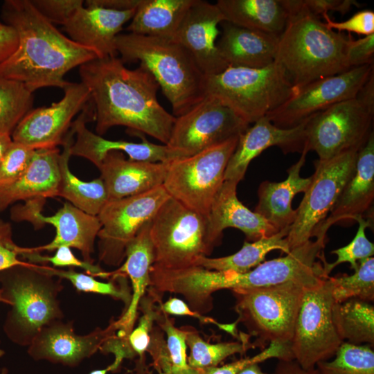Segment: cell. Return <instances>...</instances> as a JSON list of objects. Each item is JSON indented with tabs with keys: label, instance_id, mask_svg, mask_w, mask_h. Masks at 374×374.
<instances>
[{
	"label": "cell",
	"instance_id": "6da1fadb",
	"mask_svg": "<svg viewBox=\"0 0 374 374\" xmlns=\"http://www.w3.org/2000/svg\"><path fill=\"white\" fill-rule=\"evenodd\" d=\"M79 74L90 91L98 135L119 125L168 143L175 116L159 103V85L150 72L140 66L128 69L114 57L84 63Z\"/></svg>",
	"mask_w": 374,
	"mask_h": 374
},
{
	"label": "cell",
	"instance_id": "7a4b0ae2",
	"mask_svg": "<svg viewBox=\"0 0 374 374\" xmlns=\"http://www.w3.org/2000/svg\"><path fill=\"white\" fill-rule=\"evenodd\" d=\"M1 17L16 30L18 46L0 64V75L24 83L33 93L48 87L63 89L69 71L97 58L93 51L58 30L30 0H6Z\"/></svg>",
	"mask_w": 374,
	"mask_h": 374
},
{
	"label": "cell",
	"instance_id": "3957f363",
	"mask_svg": "<svg viewBox=\"0 0 374 374\" xmlns=\"http://www.w3.org/2000/svg\"><path fill=\"white\" fill-rule=\"evenodd\" d=\"M283 1L288 19L278 38L275 62L283 68L294 87L350 69L344 55L348 37L330 29L302 0Z\"/></svg>",
	"mask_w": 374,
	"mask_h": 374
},
{
	"label": "cell",
	"instance_id": "277c9868",
	"mask_svg": "<svg viewBox=\"0 0 374 374\" xmlns=\"http://www.w3.org/2000/svg\"><path fill=\"white\" fill-rule=\"evenodd\" d=\"M115 45L123 63L138 61L152 75L175 117L205 97L206 75L189 52L173 39L129 33L118 35Z\"/></svg>",
	"mask_w": 374,
	"mask_h": 374
},
{
	"label": "cell",
	"instance_id": "5b68a950",
	"mask_svg": "<svg viewBox=\"0 0 374 374\" xmlns=\"http://www.w3.org/2000/svg\"><path fill=\"white\" fill-rule=\"evenodd\" d=\"M61 281L28 262L0 271V296L11 306L3 325L8 339L28 346L44 326L64 317Z\"/></svg>",
	"mask_w": 374,
	"mask_h": 374
},
{
	"label": "cell",
	"instance_id": "8992f818",
	"mask_svg": "<svg viewBox=\"0 0 374 374\" xmlns=\"http://www.w3.org/2000/svg\"><path fill=\"white\" fill-rule=\"evenodd\" d=\"M296 91L276 62L263 68L229 66L205 77V93L219 100L247 123H254Z\"/></svg>",
	"mask_w": 374,
	"mask_h": 374
},
{
	"label": "cell",
	"instance_id": "52a82bcc",
	"mask_svg": "<svg viewBox=\"0 0 374 374\" xmlns=\"http://www.w3.org/2000/svg\"><path fill=\"white\" fill-rule=\"evenodd\" d=\"M297 283L232 291L237 322L242 323L261 350L271 343L290 345L305 290Z\"/></svg>",
	"mask_w": 374,
	"mask_h": 374
},
{
	"label": "cell",
	"instance_id": "ba28073f",
	"mask_svg": "<svg viewBox=\"0 0 374 374\" xmlns=\"http://www.w3.org/2000/svg\"><path fill=\"white\" fill-rule=\"evenodd\" d=\"M153 265L165 269L195 266L215 247L208 232L207 217L170 197L151 220Z\"/></svg>",
	"mask_w": 374,
	"mask_h": 374
},
{
	"label": "cell",
	"instance_id": "9c48e42d",
	"mask_svg": "<svg viewBox=\"0 0 374 374\" xmlns=\"http://www.w3.org/2000/svg\"><path fill=\"white\" fill-rule=\"evenodd\" d=\"M238 139V136L234 137L194 155L169 162L162 185L168 195L207 216L224 181L225 170Z\"/></svg>",
	"mask_w": 374,
	"mask_h": 374
},
{
	"label": "cell",
	"instance_id": "30bf717a",
	"mask_svg": "<svg viewBox=\"0 0 374 374\" xmlns=\"http://www.w3.org/2000/svg\"><path fill=\"white\" fill-rule=\"evenodd\" d=\"M374 103L359 96L337 103L308 118L305 127V148L326 160L348 151L358 152L371 130Z\"/></svg>",
	"mask_w": 374,
	"mask_h": 374
},
{
	"label": "cell",
	"instance_id": "8fae6325",
	"mask_svg": "<svg viewBox=\"0 0 374 374\" xmlns=\"http://www.w3.org/2000/svg\"><path fill=\"white\" fill-rule=\"evenodd\" d=\"M335 303L326 278L304 291L290 344L294 360L303 369L329 360L344 342L334 321Z\"/></svg>",
	"mask_w": 374,
	"mask_h": 374
},
{
	"label": "cell",
	"instance_id": "7c38bea8",
	"mask_svg": "<svg viewBox=\"0 0 374 374\" xmlns=\"http://www.w3.org/2000/svg\"><path fill=\"white\" fill-rule=\"evenodd\" d=\"M357 151L314 161L315 170L286 237L290 251L314 237L355 170Z\"/></svg>",
	"mask_w": 374,
	"mask_h": 374
},
{
	"label": "cell",
	"instance_id": "4fadbf2b",
	"mask_svg": "<svg viewBox=\"0 0 374 374\" xmlns=\"http://www.w3.org/2000/svg\"><path fill=\"white\" fill-rule=\"evenodd\" d=\"M170 196L163 186L145 193L109 200L98 215V258L109 266H119L125 259L129 242L150 221Z\"/></svg>",
	"mask_w": 374,
	"mask_h": 374
},
{
	"label": "cell",
	"instance_id": "5bb4252c",
	"mask_svg": "<svg viewBox=\"0 0 374 374\" xmlns=\"http://www.w3.org/2000/svg\"><path fill=\"white\" fill-rule=\"evenodd\" d=\"M249 127L229 107L206 95L186 113L175 117L166 145L187 157L238 137Z\"/></svg>",
	"mask_w": 374,
	"mask_h": 374
},
{
	"label": "cell",
	"instance_id": "9a60e30c",
	"mask_svg": "<svg viewBox=\"0 0 374 374\" xmlns=\"http://www.w3.org/2000/svg\"><path fill=\"white\" fill-rule=\"evenodd\" d=\"M373 73V64H367L312 82L296 89L266 117L280 128L296 127L337 103L355 98Z\"/></svg>",
	"mask_w": 374,
	"mask_h": 374
},
{
	"label": "cell",
	"instance_id": "2e32d148",
	"mask_svg": "<svg viewBox=\"0 0 374 374\" xmlns=\"http://www.w3.org/2000/svg\"><path fill=\"white\" fill-rule=\"evenodd\" d=\"M45 199L28 200L24 205H17L11 210L13 220L30 222L35 228L49 224L55 229V238L51 242L28 249L40 253L66 246L77 249L84 261L93 263L91 255L94 251V242L101 229L98 216L87 214L69 202H65L53 215L45 216L41 212Z\"/></svg>",
	"mask_w": 374,
	"mask_h": 374
},
{
	"label": "cell",
	"instance_id": "e0dca14e",
	"mask_svg": "<svg viewBox=\"0 0 374 374\" xmlns=\"http://www.w3.org/2000/svg\"><path fill=\"white\" fill-rule=\"evenodd\" d=\"M64 95L50 107L32 109L13 130L14 142L33 150L57 148L62 145L73 117L90 101V91L82 82H70Z\"/></svg>",
	"mask_w": 374,
	"mask_h": 374
},
{
	"label": "cell",
	"instance_id": "ac0fdd59",
	"mask_svg": "<svg viewBox=\"0 0 374 374\" xmlns=\"http://www.w3.org/2000/svg\"><path fill=\"white\" fill-rule=\"evenodd\" d=\"M118 330L115 321L105 329L96 328L85 335L75 334L73 321L56 320L44 326L28 346L34 360H46L69 367L78 366L90 357Z\"/></svg>",
	"mask_w": 374,
	"mask_h": 374
},
{
	"label": "cell",
	"instance_id": "d6986e66",
	"mask_svg": "<svg viewBox=\"0 0 374 374\" xmlns=\"http://www.w3.org/2000/svg\"><path fill=\"white\" fill-rule=\"evenodd\" d=\"M224 21L216 3L196 0L173 38L189 52L206 76L217 74L229 66L216 46L220 34L217 26Z\"/></svg>",
	"mask_w": 374,
	"mask_h": 374
},
{
	"label": "cell",
	"instance_id": "ffe728a7",
	"mask_svg": "<svg viewBox=\"0 0 374 374\" xmlns=\"http://www.w3.org/2000/svg\"><path fill=\"white\" fill-rule=\"evenodd\" d=\"M93 121V109L89 101L78 118L73 122L76 135L71 148V155L83 157L99 167L105 155L112 151L126 153L129 159L152 163H169L185 157L181 152L167 145H159L148 141L143 134L137 133L142 141L133 143L123 140L104 139L90 131L85 125Z\"/></svg>",
	"mask_w": 374,
	"mask_h": 374
},
{
	"label": "cell",
	"instance_id": "44dd1931",
	"mask_svg": "<svg viewBox=\"0 0 374 374\" xmlns=\"http://www.w3.org/2000/svg\"><path fill=\"white\" fill-rule=\"evenodd\" d=\"M308 120L289 129L275 126L266 116L256 121L238 136L236 148L225 170L224 181L239 183L251 161L271 146H278L285 154L302 153Z\"/></svg>",
	"mask_w": 374,
	"mask_h": 374
},
{
	"label": "cell",
	"instance_id": "7402d4cb",
	"mask_svg": "<svg viewBox=\"0 0 374 374\" xmlns=\"http://www.w3.org/2000/svg\"><path fill=\"white\" fill-rule=\"evenodd\" d=\"M135 11L82 6L63 25V30L72 41L93 51L97 58L116 57V37Z\"/></svg>",
	"mask_w": 374,
	"mask_h": 374
},
{
	"label": "cell",
	"instance_id": "603a6c76",
	"mask_svg": "<svg viewBox=\"0 0 374 374\" xmlns=\"http://www.w3.org/2000/svg\"><path fill=\"white\" fill-rule=\"evenodd\" d=\"M374 199V133L357 152L355 170L341 190L326 220L317 229L314 237L327 235L334 224L345 220L364 218L371 211Z\"/></svg>",
	"mask_w": 374,
	"mask_h": 374
},
{
	"label": "cell",
	"instance_id": "cb8c5ba5",
	"mask_svg": "<svg viewBox=\"0 0 374 374\" xmlns=\"http://www.w3.org/2000/svg\"><path fill=\"white\" fill-rule=\"evenodd\" d=\"M168 163L126 159L122 152L112 151L98 168L111 200L141 194L162 186Z\"/></svg>",
	"mask_w": 374,
	"mask_h": 374
},
{
	"label": "cell",
	"instance_id": "d4e9b609",
	"mask_svg": "<svg viewBox=\"0 0 374 374\" xmlns=\"http://www.w3.org/2000/svg\"><path fill=\"white\" fill-rule=\"evenodd\" d=\"M238 184L224 181L206 216L208 236L214 247L220 243L223 231L229 227L240 230L252 242L278 233L262 216L250 211L238 199Z\"/></svg>",
	"mask_w": 374,
	"mask_h": 374
},
{
	"label": "cell",
	"instance_id": "484cf974",
	"mask_svg": "<svg viewBox=\"0 0 374 374\" xmlns=\"http://www.w3.org/2000/svg\"><path fill=\"white\" fill-rule=\"evenodd\" d=\"M151 220L146 222L129 242L125 251V261L113 273L128 276L132 283V299L122 316L115 321L118 328L116 337L127 341L133 330L141 300L150 285V269L154 262L150 239Z\"/></svg>",
	"mask_w": 374,
	"mask_h": 374
},
{
	"label": "cell",
	"instance_id": "4316f807",
	"mask_svg": "<svg viewBox=\"0 0 374 374\" xmlns=\"http://www.w3.org/2000/svg\"><path fill=\"white\" fill-rule=\"evenodd\" d=\"M216 46L229 66L259 69L274 63L279 37L222 21Z\"/></svg>",
	"mask_w": 374,
	"mask_h": 374
},
{
	"label": "cell",
	"instance_id": "83f0119b",
	"mask_svg": "<svg viewBox=\"0 0 374 374\" xmlns=\"http://www.w3.org/2000/svg\"><path fill=\"white\" fill-rule=\"evenodd\" d=\"M60 150H35L24 173L10 186L0 188V211L17 201L58 196Z\"/></svg>",
	"mask_w": 374,
	"mask_h": 374
},
{
	"label": "cell",
	"instance_id": "f1b7e54d",
	"mask_svg": "<svg viewBox=\"0 0 374 374\" xmlns=\"http://www.w3.org/2000/svg\"><path fill=\"white\" fill-rule=\"evenodd\" d=\"M308 152L303 150L299 160L287 170V177L283 181H262L258 190V202L254 212L262 216L278 232L290 228L297 211L292 208V201L299 193H305L312 177H301Z\"/></svg>",
	"mask_w": 374,
	"mask_h": 374
},
{
	"label": "cell",
	"instance_id": "f546056e",
	"mask_svg": "<svg viewBox=\"0 0 374 374\" xmlns=\"http://www.w3.org/2000/svg\"><path fill=\"white\" fill-rule=\"evenodd\" d=\"M224 21L279 37L288 19L283 0H218Z\"/></svg>",
	"mask_w": 374,
	"mask_h": 374
},
{
	"label": "cell",
	"instance_id": "4dcf8cb0",
	"mask_svg": "<svg viewBox=\"0 0 374 374\" xmlns=\"http://www.w3.org/2000/svg\"><path fill=\"white\" fill-rule=\"evenodd\" d=\"M196 0H141L132 21L131 33L173 39L189 8Z\"/></svg>",
	"mask_w": 374,
	"mask_h": 374
},
{
	"label": "cell",
	"instance_id": "1f68e13d",
	"mask_svg": "<svg viewBox=\"0 0 374 374\" xmlns=\"http://www.w3.org/2000/svg\"><path fill=\"white\" fill-rule=\"evenodd\" d=\"M75 129L71 125L64 137V150L60 154V183L58 196L64 197L82 211L98 216L109 201L106 187L100 177L90 181L80 179L70 170L71 148L74 142Z\"/></svg>",
	"mask_w": 374,
	"mask_h": 374
},
{
	"label": "cell",
	"instance_id": "d6a6232c",
	"mask_svg": "<svg viewBox=\"0 0 374 374\" xmlns=\"http://www.w3.org/2000/svg\"><path fill=\"white\" fill-rule=\"evenodd\" d=\"M290 229H283L270 237L252 242L245 241L238 251L230 256L220 258L203 256L197 260L195 266L219 271L247 273L263 262L267 253L273 250H280L285 253L290 252L286 240Z\"/></svg>",
	"mask_w": 374,
	"mask_h": 374
},
{
	"label": "cell",
	"instance_id": "836d02e7",
	"mask_svg": "<svg viewBox=\"0 0 374 374\" xmlns=\"http://www.w3.org/2000/svg\"><path fill=\"white\" fill-rule=\"evenodd\" d=\"M334 321L343 340L356 345H374V305L359 299L337 303Z\"/></svg>",
	"mask_w": 374,
	"mask_h": 374
},
{
	"label": "cell",
	"instance_id": "e575fe53",
	"mask_svg": "<svg viewBox=\"0 0 374 374\" xmlns=\"http://www.w3.org/2000/svg\"><path fill=\"white\" fill-rule=\"evenodd\" d=\"M184 329L186 344L190 348L188 364L195 369L217 366L226 357L236 353L243 354L253 348L249 337L245 334L239 341L211 344L205 341L193 328Z\"/></svg>",
	"mask_w": 374,
	"mask_h": 374
},
{
	"label": "cell",
	"instance_id": "d590c367",
	"mask_svg": "<svg viewBox=\"0 0 374 374\" xmlns=\"http://www.w3.org/2000/svg\"><path fill=\"white\" fill-rule=\"evenodd\" d=\"M36 265L40 271L46 274L69 280L79 292L107 295L121 300L125 303V310L130 304L132 292L127 284V276L125 275L112 272V280L104 283L96 280L91 275L77 272L73 268L64 270L48 265Z\"/></svg>",
	"mask_w": 374,
	"mask_h": 374
},
{
	"label": "cell",
	"instance_id": "8d00e7d4",
	"mask_svg": "<svg viewBox=\"0 0 374 374\" xmlns=\"http://www.w3.org/2000/svg\"><path fill=\"white\" fill-rule=\"evenodd\" d=\"M326 279L335 302L359 299L371 303L374 300V258L358 262V267L352 275L328 276Z\"/></svg>",
	"mask_w": 374,
	"mask_h": 374
},
{
	"label": "cell",
	"instance_id": "74e56055",
	"mask_svg": "<svg viewBox=\"0 0 374 374\" xmlns=\"http://www.w3.org/2000/svg\"><path fill=\"white\" fill-rule=\"evenodd\" d=\"M33 105V92L24 83L0 75V134L11 135Z\"/></svg>",
	"mask_w": 374,
	"mask_h": 374
},
{
	"label": "cell",
	"instance_id": "f35d334b",
	"mask_svg": "<svg viewBox=\"0 0 374 374\" xmlns=\"http://www.w3.org/2000/svg\"><path fill=\"white\" fill-rule=\"evenodd\" d=\"M332 360L318 362L316 374H374L373 346L344 341Z\"/></svg>",
	"mask_w": 374,
	"mask_h": 374
},
{
	"label": "cell",
	"instance_id": "ab89813d",
	"mask_svg": "<svg viewBox=\"0 0 374 374\" xmlns=\"http://www.w3.org/2000/svg\"><path fill=\"white\" fill-rule=\"evenodd\" d=\"M355 221L358 222L359 227L354 238L347 245L331 251V253L337 256L335 262L329 263L326 259L323 260L326 276H328L335 267L344 262H348L350 268L355 271L358 262L373 257L374 244L368 240L365 233L366 229L371 225L370 222L363 217H358Z\"/></svg>",
	"mask_w": 374,
	"mask_h": 374
},
{
	"label": "cell",
	"instance_id": "60d3db41",
	"mask_svg": "<svg viewBox=\"0 0 374 374\" xmlns=\"http://www.w3.org/2000/svg\"><path fill=\"white\" fill-rule=\"evenodd\" d=\"M167 335L166 348L172 374H198V369L190 367L186 355V334L184 329L176 328L172 321L161 311L157 320Z\"/></svg>",
	"mask_w": 374,
	"mask_h": 374
},
{
	"label": "cell",
	"instance_id": "b9f144b4",
	"mask_svg": "<svg viewBox=\"0 0 374 374\" xmlns=\"http://www.w3.org/2000/svg\"><path fill=\"white\" fill-rule=\"evenodd\" d=\"M19 256L33 264L51 263L54 267H78L84 269L88 274L103 278L112 277V272H107L98 265L78 258L70 247L62 246L55 250L53 256H42L40 253L31 251L28 247H19Z\"/></svg>",
	"mask_w": 374,
	"mask_h": 374
},
{
	"label": "cell",
	"instance_id": "7bdbcfd3",
	"mask_svg": "<svg viewBox=\"0 0 374 374\" xmlns=\"http://www.w3.org/2000/svg\"><path fill=\"white\" fill-rule=\"evenodd\" d=\"M271 358L293 359L290 345L271 343L255 356L243 358L222 366H213L198 369V374H238L246 367L259 364Z\"/></svg>",
	"mask_w": 374,
	"mask_h": 374
},
{
	"label": "cell",
	"instance_id": "ee69618b",
	"mask_svg": "<svg viewBox=\"0 0 374 374\" xmlns=\"http://www.w3.org/2000/svg\"><path fill=\"white\" fill-rule=\"evenodd\" d=\"M34 152L12 141L0 162V188L10 186L19 179L28 166Z\"/></svg>",
	"mask_w": 374,
	"mask_h": 374
},
{
	"label": "cell",
	"instance_id": "f6af8a7d",
	"mask_svg": "<svg viewBox=\"0 0 374 374\" xmlns=\"http://www.w3.org/2000/svg\"><path fill=\"white\" fill-rule=\"evenodd\" d=\"M140 303L141 308L143 309V314L140 318L136 328L128 335L127 343L133 355L137 354L142 358L150 346V333L154 321H157L159 316L161 310L156 309L147 298L143 297Z\"/></svg>",
	"mask_w": 374,
	"mask_h": 374
},
{
	"label": "cell",
	"instance_id": "bcb514c9",
	"mask_svg": "<svg viewBox=\"0 0 374 374\" xmlns=\"http://www.w3.org/2000/svg\"><path fill=\"white\" fill-rule=\"evenodd\" d=\"M36 10L51 24L62 26L82 6L81 0H30Z\"/></svg>",
	"mask_w": 374,
	"mask_h": 374
},
{
	"label": "cell",
	"instance_id": "7dc6e473",
	"mask_svg": "<svg viewBox=\"0 0 374 374\" xmlns=\"http://www.w3.org/2000/svg\"><path fill=\"white\" fill-rule=\"evenodd\" d=\"M348 36L344 53L348 68L373 64L374 33L356 40Z\"/></svg>",
	"mask_w": 374,
	"mask_h": 374
},
{
	"label": "cell",
	"instance_id": "c3c4849f",
	"mask_svg": "<svg viewBox=\"0 0 374 374\" xmlns=\"http://www.w3.org/2000/svg\"><path fill=\"white\" fill-rule=\"evenodd\" d=\"M325 24L331 30L337 32L347 31L357 35H368L374 33V12L370 9H364L355 13L352 17L344 21H334L328 14L322 15Z\"/></svg>",
	"mask_w": 374,
	"mask_h": 374
},
{
	"label": "cell",
	"instance_id": "681fc988",
	"mask_svg": "<svg viewBox=\"0 0 374 374\" xmlns=\"http://www.w3.org/2000/svg\"><path fill=\"white\" fill-rule=\"evenodd\" d=\"M17 246L12 239L10 224L0 220V271L21 265Z\"/></svg>",
	"mask_w": 374,
	"mask_h": 374
},
{
	"label": "cell",
	"instance_id": "f907efd6",
	"mask_svg": "<svg viewBox=\"0 0 374 374\" xmlns=\"http://www.w3.org/2000/svg\"><path fill=\"white\" fill-rule=\"evenodd\" d=\"M161 311L165 314L177 316H188L198 319L202 323H212L217 324L220 328L225 330L233 335H235V323L229 325L219 324L214 319L206 317L201 314L193 311L188 305L182 300L176 297L170 298L164 303L159 306Z\"/></svg>",
	"mask_w": 374,
	"mask_h": 374
},
{
	"label": "cell",
	"instance_id": "816d5d0a",
	"mask_svg": "<svg viewBox=\"0 0 374 374\" xmlns=\"http://www.w3.org/2000/svg\"><path fill=\"white\" fill-rule=\"evenodd\" d=\"M303 6L312 14L320 17L328 11L348 12L353 6H360L355 0H302Z\"/></svg>",
	"mask_w": 374,
	"mask_h": 374
},
{
	"label": "cell",
	"instance_id": "f5cc1de1",
	"mask_svg": "<svg viewBox=\"0 0 374 374\" xmlns=\"http://www.w3.org/2000/svg\"><path fill=\"white\" fill-rule=\"evenodd\" d=\"M18 46V35L10 26L0 22V64L7 60Z\"/></svg>",
	"mask_w": 374,
	"mask_h": 374
},
{
	"label": "cell",
	"instance_id": "db71d44e",
	"mask_svg": "<svg viewBox=\"0 0 374 374\" xmlns=\"http://www.w3.org/2000/svg\"><path fill=\"white\" fill-rule=\"evenodd\" d=\"M141 0H89L86 5H93L116 10L136 9Z\"/></svg>",
	"mask_w": 374,
	"mask_h": 374
},
{
	"label": "cell",
	"instance_id": "11a10c76",
	"mask_svg": "<svg viewBox=\"0 0 374 374\" xmlns=\"http://www.w3.org/2000/svg\"><path fill=\"white\" fill-rule=\"evenodd\" d=\"M274 371L271 374H316L314 368L305 370L294 359H278Z\"/></svg>",
	"mask_w": 374,
	"mask_h": 374
},
{
	"label": "cell",
	"instance_id": "9f6ffc18",
	"mask_svg": "<svg viewBox=\"0 0 374 374\" xmlns=\"http://www.w3.org/2000/svg\"><path fill=\"white\" fill-rule=\"evenodd\" d=\"M12 143L11 135L0 134V162Z\"/></svg>",
	"mask_w": 374,
	"mask_h": 374
},
{
	"label": "cell",
	"instance_id": "6f0895ef",
	"mask_svg": "<svg viewBox=\"0 0 374 374\" xmlns=\"http://www.w3.org/2000/svg\"><path fill=\"white\" fill-rule=\"evenodd\" d=\"M238 374H269L265 373L262 371L261 368L259 366L258 364H251L242 371H241Z\"/></svg>",
	"mask_w": 374,
	"mask_h": 374
},
{
	"label": "cell",
	"instance_id": "680465c9",
	"mask_svg": "<svg viewBox=\"0 0 374 374\" xmlns=\"http://www.w3.org/2000/svg\"><path fill=\"white\" fill-rule=\"evenodd\" d=\"M116 369L115 366H114L113 364H112L111 365H109V366H107L105 368L94 370V371H91L89 374H107L109 371H116Z\"/></svg>",
	"mask_w": 374,
	"mask_h": 374
},
{
	"label": "cell",
	"instance_id": "91938a15",
	"mask_svg": "<svg viewBox=\"0 0 374 374\" xmlns=\"http://www.w3.org/2000/svg\"><path fill=\"white\" fill-rule=\"evenodd\" d=\"M0 374H8V371L6 368H3L0 373Z\"/></svg>",
	"mask_w": 374,
	"mask_h": 374
},
{
	"label": "cell",
	"instance_id": "94428289",
	"mask_svg": "<svg viewBox=\"0 0 374 374\" xmlns=\"http://www.w3.org/2000/svg\"><path fill=\"white\" fill-rule=\"evenodd\" d=\"M164 374H172V373H170V371H168V372H166V373H164Z\"/></svg>",
	"mask_w": 374,
	"mask_h": 374
},
{
	"label": "cell",
	"instance_id": "6125c7cd",
	"mask_svg": "<svg viewBox=\"0 0 374 374\" xmlns=\"http://www.w3.org/2000/svg\"><path fill=\"white\" fill-rule=\"evenodd\" d=\"M0 302H2V299H1V296H0Z\"/></svg>",
	"mask_w": 374,
	"mask_h": 374
}]
</instances>
